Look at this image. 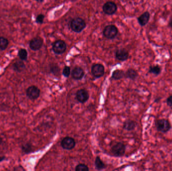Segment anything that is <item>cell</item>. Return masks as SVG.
I'll use <instances>...</instances> for the list:
<instances>
[{"instance_id":"cell-1","label":"cell","mask_w":172,"mask_h":171,"mask_svg":"<svg viewBox=\"0 0 172 171\" xmlns=\"http://www.w3.org/2000/svg\"><path fill=\"white\" fill-rule=\"evenodd\" d=\"M86 27V22L82 18H75L71 22V29L76 33H80Z\"/></svg>"},{"instance_id":"cell-2","label":"cell","mask_w":172,"mask_h":171,"mask_svg":"<svg viewBox=\"0 0 172 171\" xmlns=\"http://www.w3.org/2000/svg\"><path fill=\"white\" fill-rule=\"evenodd\" d=\"M156 126L158 131L164 133L168 132L171 128V123L169 121L164 118L157 120L156 122Z\"/></svg>"},{"instance_id":"cell-3","label":"cell","mask_w":172,"mask_h":171,"mask_svg":"<svg viewBox=\"0 0 172 171\" xmlns=\"http://www.w3.org/2000/svg\"><path fill=\"white\" fill-rule=\"evenodd\" d=\"M118 34V29L114 25L107 26L103 31V35L108 39H113Z\"/></svg>"},{"instance_id":"cell-4","label":"cell","mask_w":172,"mask_h":171,"mask_svg":"<svg viewBox=\"0 0 172 171\" xmlns=\"http://www.w3.org/2000/svg\"><path fill=\"white\" fill-rule=\"evenodd\" d=\"M67 49V45L63 41L59 40L53 43L52 49L56 54H61L64 53Z\"/></svg>"},{"instance_id":"cell-5","label":"cell","mask_w":172,"mask_h":171,"mask_svg":"<svg viewBox=\"0 0 172 171\" xmlns=\"http://www.w3.org/2000/svg\"><path fill=\"white\" fill-rule=\"evenodd\" d=\"M40 91L36 86H31L26 90L27 96L31 100H36L39 97Z\"/></svg>"},{"instance_id":"cell-6","label":"cell","mask_w":172,"mask_h":171,"mask_svg":"<svg viewBox=\"0 0 172 171\" xmlns=\"http://www.w3.org/2000/svg\"><path fill=\"white\" fill-rule=\"evenodd\" d=\"M125 145L122 142H118L113 146L111 152L116 157H121L123 156L125 152Z\"/></svg>"},{"instance_id":"cell-7","label":"cell","mask_w":172,"mask_h":171,"mask_svg":"<svg viewBox=\"0 0 172 171\" xmlns=\"http://www.w3.org/2000/svg\"><path fill=\"white\" fill-rule=\"evenodd\" d=\"M76 142L73 138L69 137H64L61 142V146L65 150H70L74 148Z\"/></svg>"},{"instance_id":"cell-8","label":"cell","mask_w":172,"mask_h":171,"mask_svg":"<svg viewBox=\"0 0 172 171\" xmlns=\"http://www.w3.org/2000/svg\"><path fill=\"white\" fill-rule=\"evenodd\" d=\"M91 71L93 75L96 78H99L104 75L105 69L102 64H95L93 65Z\"/></svg>"},{"instance_id":"cell-9","label":"cell","mask_w":172,"mask_h":171,"mask_svg":"<svg viewBox=\"0 0 172 171\" xmlns=\"http://www.w3.org/2000/svg\"><path fill=\"white\" fill-rule=\"evenodd\" d=\"M117 6L115 3L112 2H108L103 7V10L105 14L111 15L116 12Z\"/></svg>"},{"instance_id":"cell-10","label":"cell","mask_w":172,"mask_h":171,"mask_svg":"<svg viewBox=\"0 0 172 171\" xmlns=\"http://www.w3.org/2000/svg\"><path fill=\"white\" fill-rule=\"evenodd\" d=\"M76 98L79 102L82 103H84L89 99V93L87 91L84 89L78 90L76 94Z\"/></svg>"},{"instance_id":"cell-11","label":"cell","mask_w":172,"mask_h":171,"mask_svg":"<svg viewBox=\"0 0 172 171\" xmlns=\"http://www.w3.org/2000/svg\"><path fill=\"white\" fill-rule=\"evenodd\" d=\"M43 45V40L39 37L34 38L30 43V47L34 51L38 50L41 48Z\"/></svg>"},{"instance_id":"cell-12","label":"cell","mask_w":172,"mask_h":171,"mask_svg":"<svg viewBox=\"0 0 172 171\" xmlns=\"http://www.w3.org/2000/svg\"><path fill=\"white\" fill-rule=\"evenodd\" d=\"M85 72L83 69L80 67H76L72 72V76L73 78L76 80H80L83 78Z\"/></svg>"},{"instance_id":"cell-13","label":"cell","mask_w":172,"mask_h":171,"mask_svg":"<svg viewBox=\"0 0 172 171\" xmlns=\"http://www.w3.org/2000/svg\"><path fill=\"white\" fill-rule=\"evenodd\" d=\"M115 56H116V58L118 60L121 61H124L128 59V56H129V54L125 49H121L117 51L116 54H115Z\"/></svg>"},{"instance_id":"cell-14","label":"cell","mask_w":172,"mask_h":171,"mask_svg":"<svg viewBox=\"0 0 172 171\" xmlns=\"http://www.w3.org/2000/svg\"><path fill=\"white\" fill-rule=\"evenodd\" d=\"M149 19H150V14L148 12H146L141 15L137 18V20H138L139 25L142 26H144L148 24L149 21Z\"/></svg>"},{"instance_id":"cell-15","label":"cell","mask_w":172,"mask_h":171,"mask_svg":"<svg viewBox=\"0 0 172 171\" xmlns=\"http://www.w3.org/2000/svg\"><path fill=\"white\" fill-rule=\"evenodd\" d=\"M13 68L15 71L21 72L25 68V65L21 61H17L13 64Z\"/></svg>"},{"instance_id":"cell-16","label":"cell","mask_w":172,"mask_h":171,"mask_svg":"<svg viewBox=\"0 0 172 171\" xmlns=\"http://www.w3.org/2000/svg\"><path fill=\"white\" fill-rule=\"evenodd\" d=\"M138 76V73L137 72V71L133 69H128L126 72L125 73V77L127 78L132 79V80H134L137 78V77Z\"/></svg>"},{"instance_id":"cell-17","label":"cell","mask_w":172,"mask_h":171,"mask_svg":"<svg viewBox=\"0 0 172 171\" xmlns=\"http://www.w3.org/2000/svg\"><path fill=\"white\" fill-rule=\"evenodd\" d=\"M136 127V123L134 121L128 120L124 122L123 128L127 131H131L134 130Z\"/></svg>"},{"instance_id":"cell-18","label":"cell","mask_w":172,"mask_h":171,"mask_svg":"<svg viewBox=\"0 0 172 171\" xmlns=\"http://www.w3.org/2000/svg\"><path fill=\"white\" fill-rule=\"evenodd\" d=\"M161 70H162V69H161V67L157 65L150 66L149 70H148V72L151 74H154L156 75H158L159 74L161 73Z\"/></svg>"},{"instance_id":"cell-19","label":"cell","mask_w":172,"mask_h":171,"mask_svg":"<svg viewBox=\"0 0 172 171\" xmlns=\"http://www.w3.org/2000/svg\"><path fill=\"white\" fill-rule=\"evenodd\" d=\"M125 77V73L124 72L121 70H116L112 73V78L115 80L120 79Z\"/></svg>"},{"instance_id":"cell-20","label":"cell","mask_w":172,"mask_h":171,"mask_svg":"<svg viewBox=\"0 0 172 171\" xmlns=\"http://www.w3.org/2000/svg\"><path fill=\"white\" fill-rule=\"evenodd\" d=\"M95 166L96 168L98 170H103L106 168L105 164L99 157H97L95 159Z\"/></svg>"},{"instance_id":"cell-21","label":"cell","mask_w":172,"mask_h":171,"mask_svg":"<svg viewBox=\"0 0 172 171\" xmlns=\"http://www.w3.org/2000/svg\"><path fill=\"white\" fill-rule=\"evenodd\" d=\"M9 44L7 39L4 37H0V50H4L6 49Z\"/></svg>"},{"instance_id":"cell-22","label":"cell","mask_w":172,"mask_h":171,"mask_svg":"<svg viewBox=\"0 0 172 171\" xmlns=\"http://www.w3.org/2000/svg\"><path fill=\"white\" fill-rule=\"evenodd\" d=\"M18 56L22 60H26L27 58V52L25 49H20L18 52Z\"/></svg>"},{"instance_id":"cell-23","label":"cell","mask_w":172,"mask_h":171,"mask_svg":"<svg viewBox=\"0 0 172 171\" xmlns=\"http://www.w3.org/2000/svg\"><path fill=\"white\" fill-rule=\"evenodd\" d=\"M76 171H89V168L87 166H86L85 164H78L76 166L75 168Z\"/></svg>"},{"instance_id":"cell-24","label":"cell","mask_w":172,"mask_h":171,"mask_svg":"<svg viewBox=\"0 0 172 171\" xmlns=\"http://www.w3.org/2000/svg\"><path fill=\"white\" fill-rule=\"evenodd\" d=\"M22 148L23 152L26 153H29L32 150L31 146L29 143H27L25 145H23Z\"/></svg>"},{"instance_id":"cell-25","label":"cell","mask_w":172,"mask_h":171,"mask_svg":"<svg viewBox=\"0 0 172 171\" xmlns=\"http://www.w3.org/2000/svg\"><path fill=\"white\" fill-rule=\"evenodd\" d=\"M70 74H71V68L70 67L65 66L62 71V74L65 77H68L70 76Z\"/></svg>"},{"instance_id":"cell-26","label":"cell","mask_w":172,"mask_h":171,"mask_svg":"<svg viewBox=\"0 0 172 171\" xmlns=\"http://www.w3.org/2000/svg\"><path fill=\"white\" fill-rule=\"evenodd\" d=\"M44 19H45V16L42 14H40L37 17L36 21L38 24H42V23H43Z\"/></svg>"},{"instance_id":"cell-27","label":"cell","mask_w":172,"mask_h":171,"mask_svg":"<svg viewBox=\"0 0 172 171\" xmlns=\"http://www.w3.org/2000/svg\"><path fill=\"white\" fill-rule=\"evenodd\" d=\"M167 105L169 106H172V96H169L167 100Z\"/></svg>"},{"instance_id":"cell-28","label":"cell","mask_w":172,"mask_h":171,"mask_svg":"<svg viewBox=\"0 0 172 171\" xmlns=\"http://www.w3.org/2000/svg\"><path fill=\"white\" fill-rule=\"evenodd\" d=\"M169 27L171 28H172V17H171L170 20H169Z\"/></svg>"},{"instance_id":"cell-29","label":"cell","mask_w":172,"mask_h":171,"mask_svg":"<svg viewBox=\"0 0 172 171\" xmlns=\"http://www.w3.org/2000/svg\"><path fill=\"white\" fill-rule=\"evenodd\" d=\"M5 158V157L4 156H0V162H1L2 161H4Z\"/></svg>"},{"instance_id":"cell-30","label":"cell","mask_w":172,"mask_h":171,"mask_svg":"<svg viewBox=\"0 0 172 171\" xmlns=\"http://www.w3.org/2000/svg\"><path fill=\"white\" fill-rule=\"evenodd\" d=\"M3 142V138H2L0 136V145Z\"/></svg>"},{"instance_id":"cell-31","label":"cell","mask_w":172,"mask_h":171,"mask_svg":"<svg viewBox=\"0 0 172 171\" xmlns=\"http://www.w3.org/2000/svg\"><path fill=\"white\" fill-rule=\"evenodd\" d=\"M37 2H40V3H41V2H42L44 1V0H36Z\"/></svg>"}]
</instances>
